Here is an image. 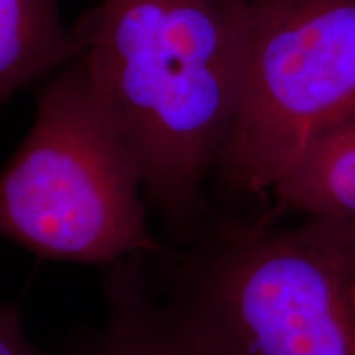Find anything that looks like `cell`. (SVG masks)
<instances>
[{
    "mask_svg": "<svg viewBox=\"0 0 355 355\" xmlns=\"http://www.w3.org/2000/svg\"><path fill=\"white\" fill-rule=\"evenodd\" d=\"M254 0H96L83 58L140 171L145 201L186 242L234 125Z\"/></svg>",
    "mask_w": 355,
    "mask_h": 355,
    "instance_id": "cell-1",
    "label": "cell"
},
{
    "mask_svg": "<svg viewBox=\"0 0 355 355\" xmlns=\"http://www.w3.org/2000/svg\"><path fill=\"white\" fill-rule=\"evenodd\" d=\"M171 266L216 355H355V217L220 222Z\"/></svg>",
    "mask_w": 355,
    "mask_h": 355,
    "instance_id": "cell-2",
    "label": "cell"
},
{
    "mask_svg": "<svg viewBox=\"0 0 355 355\" xmlns=\"http://www.w3.org/2000/svg\"><path fill=\"white\" fill-rule=\"evenodd\" d=\"M145 204L135 159L79 55L42 89L32 128L0 171V237L101 268L168 255Z\"/></svg>",
    "mask_w": 355,
    "mask_h": 355,
    "instance_id": "cell-3",
    "label": "cell"
},
{
    "mask_svg": "<svg viewBox=\"0 0 355 355\" xmlns=\"http://www.w3.org/2000/svg\"><path fill=\"white\" fill-rule=\"evenodd\" d=\"M355 114V0H254L245 78L214 175L260 194Z\"/></svg>",
    "mask_w": 355,
    "mask_h": 355,
    "instance_id": "cell-4",
    "label": "cell"
},
{
    "mask_svg": "<svg viewBox=\"0 0 355 355\" xmlns=\"http://www.w3.org/2000/svg\"><path fill=\"white\" fill-rule=\"evenodd\" d=\"M144 260L105 266L109 322L79 344V355H216L188 309L153 291Z\"/></svg>",
    "mask_w": 355,
    "mask_h": 355,
    "instance_id": "cell-5",
    "label": "cell"
},
{
    "mask_svg": "<svg viewBox=\"0 0 355 355\" xmlns=\"http://www.w3.org/2000/svg\"><path fill=\"white\" fill-rule=\"evenodd\" d=\"M83 51L81 30L64 24L61 0H0V102Z\"/></svg>",
    "mask_w": 355,
    "mask_h": 355,
    "instance_id": "cell-6",
    "label": "cell"
},
{
    "mask_svg": "<svg viewBox=\"0 0 355 355\" xmlns=\"http://www.w3.org/2000/svg\"><path fill=\"white\" fill-rule=\"evenodd\" d=\"M270 194L303 216L355 217V114L314 140Z\"/></svg>",
    "mask_w": 355,
    "mask_h": 355,
    "instance_id": "cell-7",
    "label": "cell"
},
{
    "mask_svg": "<svg viewBox=\"0 0 355 355\" xmlns=\"http://www.w3.org/2000/svg\"><path fill=\"white\" fill-rule=\"evenodd\" d=\"M0 355H51L26 339L17 304H0Z\"/></svg>",
    "mask_w": 355,
    "mask_h": 355,
    "instance_id": "cell-8",
    "label": "cell"
}]
</instances>
